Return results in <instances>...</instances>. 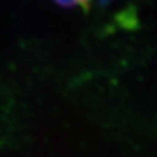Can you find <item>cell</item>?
<instances>
[{
  "label": "cell",
  "instance_id": "obj_1",
  "mask_svg": "<svg viewBox=\"0 0 157 157\" xmlns=\"http://www.w3.org/2000/svg\"><path fill=\"white\" fill-rule=\"evenodd\" d=\"M58 5L63 7H82L86 8L90 5V0H55Z\"/></svg>",
  "mask_w": 157,
  "mask_h": 157
}]
</instances>
